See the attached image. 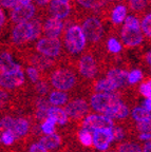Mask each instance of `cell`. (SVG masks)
<instances>
[{"instance_id":"obj_1","label":"cell","mask_w":151,"mask_h":152,"mask_svg":"<svg viewBox=\"0 0 151 152\" xmlns=\"http://www.w3.org/2000/svg\"><path fill=\"white\" fill-rule=\"evenodd\" d=\"M49 83L55 90L68 92L77 87L78 77L74 69L70 66H58L49 74Z\"/></svg>"},{"instance_id":"obj_2","label":"cell","mask_w":151,"mask_h":152,"mask_svg":"<svg viewBox=\"0 0 151 152\" xmlns=\"http://www.w3.org/2000/svg\"><path fill=\"white\" fill-rule=\"evenodd\" d=\"M43 33V22L38 18L33 19L29 22L18 23L14 26L12 31V41L13 43L26 45L32 40H36Z\"/></svg>"},{"instance_id":"obj_3","label":"cell","mask_w":151,"mask_h":152,"mask_svg":"<svg viewBox=\"0 0 151 152\" xmlns=\"http://www.w3.org/2000/svg\"><path fill=\"white\" fill-rule=\"evenodd\" d=\"M64 45L66 51L72 55L81 53L87 47V39L83 30L77 23L65 26Z\"/></svg>"},{"instance_id":"obj_4","label":"cell","mask_w":151,"mask_h":152,"mask_svg":"<svg viewBox=\"0 0 151 152\" xmlns=\"http://www.w3.org/2000/svg\"><path fill=\"white\" fill-rule=\"evenodd\" d=\"M80 28L85 34L87 42H89L91 45L100 42V40L104 37V24H103L102 20L96 16L86 17L81 21Z\"/></svg>"},{"instance_id":"obj_5","label":"cell","mask_w":151,"mask_h":152,"mask_svg":"<svg viewBox=\"0 0 151 152\" xmlns=\"http://www.w3.org/2000/svg\"><path fill=\"white\" fill-rule=\"evenodd\" d=\"M35 49L38 54L51 58L53 60L60 58L64 52L62 42L59 38H48L45 36L37 40Z\"/></svg>"},{"instance_id":"obj_6","label":"cell","mask_w":151,"mask_h":152,"mask_svg":"<svg viewBox=\"0 0 151 152\" xmlns=\"http://www.w3.org/2000/svg\"><path fill=\"white\" fill-rule=\"evenodd\" d=\"M122 100V94L115 93H94L90 96V107L96 113L104 114L112 106Z\"/></svg>"},{"instance_id":"obj_7","label":"cell","mask_w":151,"mask_h":152,"mask_svg":"<svg viewBox=\"0 0 151 152\" xmlns=\"http://www.w3.org/2000/svg\"><path fill=\"white\" fill-rule=\"evenodd\" d=\"M77 72L85 80H94L98 75L99 66L92 53H85L77 60Z\"/></svg>"},{"instance_id":"obj_8","label":"cell","mask_w":151,"mask_h":152,"mask_svg":"<svg viewBox=\"0 0 151 152\" xmlns=\"http://www.w3.org/2000/svg\"><path fill=\"white\" fill-rule=\"evenodd\" d=\"M69 121L78 124L83 121L87 115H89L90 104L84 97H76L70 99V102L64 107Z\"/></svg>"},{"instance_id":"obj_9","label":"cell","mask_w":151,"mask_h":152,"mask_svg":"<svg viewBox=\"0 0 151 152\" xmlns=\"http://www.w3.org/2000/svg\"><path fill=\"white\" fill-rule=\"evenodd\" d=\"M79 128L87 129L89 131H94L96 129H103V128H109L112 129L115 126V121L107 117L104 114L99 113H93L89 114L80 123L77 124Z\"/></svg>"},{"instance_id":"obj_10","label":"cell","mask_w":151,"mask_h":152,"mask_svg":"<svg viewBox=\"0 0 151 152\" xmlns=\"http://www.w3.org/2000/svg\"><path fill=\"white\" fill-rule=\"evenodd\" d=\"M26 83V75L22 68L9 73L0 74V88L4 90H16Z\"/></svg>"},{"instance_id":"obj_11","label":"cell","mask_w":151,"mask_h":152,"mask_svg":"<svg viewBox=\"0 0 151 152\" xmlns=\"http://www.w3.org/2000/svg\"><path fill=\"white\" fill-rule=\"evenodd\" d=\"M28 66H34L37 69L43 76H47V73H51L52 70L56 66V61L51 58L38 54V53H31L26 57Z\"/></svg>"},{"instance_id":"obj_12","label":"cell","mask_w":151,"mask_h":152,"mask_svg":"<svg viewBox=\"0 0 151 152\" xmlns=\"http://www.w3.org/2000/svg\"><path fill=\"white\" fill-rule=\"evenodd\" d=\"M93 135V148L100 152L107 151L113 142V134H112V129L103 128L96 129L92 131Z\"/></svg>"},{"instance_id":"obj_13","label":"cell","mask_w":151,"mask_h":152,"mask_svg":"<svg viewBox=\"0 0 151 152\" xmlns=\"http://www.w3.org/2000/svg\"><path fill=\"white\" fill-rule=\"evenodd\" d=\"M36 15V5L28 4V5H20L11 10V19L16 24L29 22L33 20L34 16Z\"/></svg>"},{"instance_id":"obj_14","label":"cell","mask_w":151,"mask_h":152,"mask_svg":"<svg viewBox=\"0 0 151 152\" xmlns=\"http://www.w3.org/2000/svg\"><path fill=\"white\" fill-rule=\"evenodd\" d=\"M65 30L64 20H59L54 17H49L43 23V33L45 37L59 38Z\"/></svg>"},{"instance_id":"obj_15","label":"cell","mask_w":151,"mask_h":152,"mask_svg":"<svg viewBox=\"0 0 151 152\" xmlns=\"http://www.w3.org/2000/svg\"><path fill=\"white\" fill-rule=\"evenodd\" d=\"M120 38L124 45L129 48L137 47L144 40V34L142 30H132V28L123 26L120 31Z\"/></svg>"},{"instance_id":"obj_16","label":"cell","mask_w":151,"mask_h":152,"mask_svg":"<svg viewBox=\"0 0 151 152\" xmlns=\"http://www.w3.org/2000/svg\"><path fill=\"white\" fill-rule=\"evenodd\" d=\"M72 7L69 3H64L57 0H51V2L48 4V13L50 17H54L59 20L67 19L71 14Z\"/></svg>"},{"instance_id":"obj_17","label":"cell","mask_w":151,"mask_h":152,"mask_svg":"<svg viewBox=\"0 0 151 152\" xmlns=\"http://www.w3.org/2000/svg\"><path fill=\"white\" fill-rule=\"evenodd\" d=\"M130 114V108L127 104L123 102V99L112 106L109 110H107L104 113L107 117H109L112 121H124L128 118Z\"/></svg>"},{"instance_id":"obj_18","label":"cell","mask_w":151,"mask_h":152,"mask_svg":"<svg viewBox=\"0 0 151 152\" xmlns=\"http://www.w3.org/2000/svg\"><path fill=\"white\" fill-rule=\"evenodd\" d=\"M128 73L126 69L122 68H112L106 74V77L113 81L118 89L125 88L128 85Z\"/></svg>"},{"instance_id":"obj_19","label":"cell","mask_w":151,"mask_h":152,"mask_svg":"<svg viewBox=\"0 0 151 152\" xmlns=\"http://www.w3.org/2000/svg\"><path fill=\"white\" fill-rule=\"evenodd\" d=\"M38 142L41 144L45 149L49 150H57L58 148H60L64 144V140L62 136L59 133L55 132L52 134H48V135H41L38 138Z\"/></svg>"},{"instance_id":"obj_20","label":"cell","mask_w":151,"mask_h":152,"mask_svg":"<svg viewBox=\"0 0 151 152\" xmlns=\"http://www.w3.org/2000/svg\"><path fill=\"white\" fill-rule=\"evenodd\" d=\"M20 68L22 66L14 61L11 53L7 51L0 53V74L9 73V72L20 69Z\"/></svg>"},{"instance_id":"obj_21","label":"cell","mask_w":151,"mask_h":152,"mask_svg":"<svg viewBox=\"0 0 151 152\" xmlns=\"http://www.w3.org/2000/svg\"><path fill=\"white\" fill-rule=\"evenodd\" d=\"M92 89L95 93H115L118 88L116 85L109 78H99L92 83Z\"/></svg>"},{"instance_id":"obj_22","label":"cell","mask_w":151,"mask_h":152,"mask_svg":"<svg viewBox=\"0 0 151 152\" xmlns=\"http://www.w3.org/2000/svg\"><path fill=\"white\" fill-rule=\"evenodd\" d=\"M48 117L54 119L56 125H59V126H66V125L69 124V121H70L68 116H67L66 112H65L64 108L62 107L51 106L48 109Z\"/></svg>"},{"instance_id":"obj_23","label":"cell","mask_w":151,"mask_h":152,"mask_svg":"<svg viewBox=\"0 0 151 152\" xmlns=\"http://www.w3.org/2000/svg\"><path fill=\"white\" fill-rule=\"evenodd\" d=\"M48 100H49V102L51 104V106H54V107H62V106H66V104L70 102V95L67 92L53 90L48 95Z\"/></svg>"},{"instance_id":"obj_24","label":"cell","mask_w":151,"mask_h":152,"mask_svg":"<svg viewBox=\"0 0 151 152\" xmlns=\"http://www.w3.org/2000/svg\"><path fill=\"white\" fill-rule=\"evenodd\" d=\"M127 17V7L123 3L116 4L111 11V21L115 26L123 23Z\"/></svg>"},{"instance_id":"obj_25","label":"cell","mask_w":151,"mask_h":152,"mask_svg":"<svg viewBox=\"0 0 151 152\" xmlns=\"http://www.w3.org/2000/svg\"><path fill=\"white\" fill-rule=\"evenodd\" d=\"M51 85L49 83L47 76H43V78H40L36 83L33 85V91L36 94V96H41V97H45V95H49L51 92Z\"/></svg>"},{"instance_id":"obj_26","label":"cell","mask_w":151,"mask_h":152,"mask_svg":"<svg viewBox=\"0 0 151 152\" xmlns=\"http://www.w3.org/2000/svg\"><path fill=\"white\" fill-rule=\"evenodd\" d=\"M77 135V140L79 142V144L83 146L84 148H89L92 149L93 148V135L92 132L87 129L80 128L78 129L77 133H75Z\"/></svg>"},{"instance_id":"obj_27","label":"cell","mask_w":151,"mask_h":152,"mask_svg":"<svg viewBox=\"0 0 151 152\" xmlns=\"http://www.w3.org/2000/svg\"><path fill=\"white\" fill-rule=\"evenodd\" d=\"M115 150L117 152H143V147L136 142L125 140L116 144Z\"/></svg>"},{"instance_id":"obj_28","label":"cell","mask_w":151,"mask_h":152,"mask_svg":"<svg viewBox=\"0 0 151 152\" xmlns=\"http://www.w3.org/2000/svg\"><path fill=\"white\" fill-rule=\"evenodd\" d=\"M131 119L135 123L146 121L151 119V112L145 110L143 107H134L131 112Z\"/></svg>"},{"instance_id":"obj_29","label":"cell","mask_w":151,"mask_h":152,"mask_svg":"<svg viewBox=\"0 0 151 152\" xmlns=\"http://www.w3.org/2000/svg\"><path fill=\"white\" fill-rule=\"evenodd\" d=\"M75 2H77L80 7H83L84 9L87 10H102L104 7H106L107 0H74Z\"/></svg>"},{"instance_id":"obj_30","label":"cell","mask_w":151,"mask_h":152,"mask_svg":"<svg viewBox=\"0 0 151 152\" xmlns=\"http://www.w3.org/2000/svg\"><path fill=\"white\" fill-rule=\"evenodd\" d=\"M40 132L43 133L45 135L56 132V123H55L54 119L47 117L43 123L40 124Z\"/></svg>"},{"instance_id":"obj_31","label":"cell","mask_w":151,"mask_h":152,"mask_svg":"<svg viewBox=\"0 0 151 152\" xmlns=\"http://www.w3.org/2000/svg\"><path fill=\"white\" fill-rule=\"evenodd\" d=\"M126 1L130 10L135 13L144 12L148 5V0H126Z\"/></svg>"},{"instance_id":"obj_32","label":"cell","mask_w":151,"mask_h":152,"mask_svg":"<svg viewBox=\"0 0 151 152\" xmlns=\"http://www.w3.org/2000/svg\"><path fill=\"white\" fill-rule=\"evenodd\" d=\"M142 134V133H151V119L141 123L132 124V134Z\"/></svg>"},{"instance_id":"obj_33","label":"cell","mask_w":151,"mask_h":152,"mask_svg":"<svg viewBox=\"0 0 151 152\" xmlns=\"http://www.w3.org/2000/svg\"><path fill=\"white\" fill-rule=\"evenodd\" d=\"M1 145L5 146V147H10V146L14 145L15 142H17L16 140V136L15 134L12 132L11 130H5L3 131V133L1 134Z\"/></svg>"},{"instance_id":"obj_34","label":"cell","mask_w":151,"mask_h":152,"mask_svg":"<svg viewBox=\"0 0 151 152\" xmlns=\"http://www.w3.org/2000/svg\"><path fill=\"white\" fill-rule=\"evenodd\" d=\"M122 49H123L122 43L116 38L114 37L108 38V40H107V50L109 52L112 53V54H118L122 51Z\"/></svg>"},{"instance_id":"obj_35","label":"cell","mask_w":151,"mask_h":152,"mask_svg":"<svg viewBox=\"0 0 151 152\" xmlns=\"http://www.w3.org/2000/svg\"><path fill=\"white\" fill-rule=\"evenodd\" d=\"M141 30L145 36L151 38V13L147 14L143 18L142 22H141Z\"/></svg>"},{"instance_id":"obj_36","label":"cell","mask_w":151,"mask_h":152,"mask_svg":"<svg viewBox=\"0 0 151 152\" xmlns=\"http://www.w3.org/2000/svg\"><path fill=\"white\" fill-rule=\"evenodd\" d=\"M26 75L28 77L30 78V80L32 81V83H36L40 78H43V75L38 71L37 69H35L34 66H28L26 69Z\"/></svg>"},{"instance_id":"obj_37","label":"cell","mask_w":151,"mask_h":152,"mask_svg":"<svg viewBox=\"0 0 151 152\" xmlns=\"http://www.w3.org/2000/svg\"><path fill=\"white\" fill-rule=\"evenodd\" d=\"M143 76H144L143 75V72L139 69L130 71L128 73V85H131V86L136 85L139 80L143 79Z\"/></svg>"},{"instance_id":"obj_38","label":"cell","mask_w":151,"mask_h":152,"mask_svg":"<svg viewBox=\"0 0 151 152\" xmlns=\"http://www.w3.org/2000/svg\"><path fill=\"white\" fill-rule=\"evenodd\" d=\"M124 26L132 28V30H141V21L139 20V18H136L133 15H129L126 17L124 21Z\"/></svg>"},{"instance_id":"obj_39","label":"cell","mask_w":151,"mask_h":152,"mask_svg":"<svg viewBox=\"0 0 151 152\" xmlns=\"http://www.w3.org/2000/svg\"><path fill=\"white\" fill-rule=\"evenodd\" d=\"M139 93L145 98H151V78L147 77L139 86Z\"/></svg>"},{"instance_id":"obj_40","label":"cell","mask_w":151,"mask_h":152,"mask_svg":"<svg viewBox=\"0 0 151 152\" xmlns=\"http://www.w3.org/2000/svg\"><path fill=\"white\" fill-rule=\"evenodd\" d=\"M0 5L4 9L13 10L19 5L18 0H0Z\"/></svg>"},{"instance_id":"obj_41","label":"cell","mask_w":151,"mask_h":152,"mask_svg":"<svg viewBox=\"0 0 151 152\" xmlns=\"http://www.w3.org/2000/svg\"><path fill=\"white\" fill-rule=\"evenodd\" d=\"M26 152H49V151L38 142H33L30 145V147H29Z\"/></svg>"},{"instance_id":"obj_42","label":"cell","mask_w":151,"mask_h":152,"mask_svg":"<svg viewBox=\"0 0 151 152\" xmlns=\"http://www.w3.org/2000/svg\"><path fill=\"white\" fill-rule=\"evenodd\" d=\"M143 108L147 111L151 112V98H146L145 102H143Z\"/></svg>"},{"instance_id":"obj_43","label":"cell","mask_w":151,"mask_h":152,"mask_svg":"<svg viewBox=\"0 0 151 152\" xmlns=\"http://www.w3.org/2000/svg\"><path fill=\"white\" fill-rule=\"evenodd\" d=\"M143 152H151V140L145 142L144 146H143Z\"/></svg>"},{"instance_id":"obj_44","label":"cell","mask_w":151,"mask_h":152,"mask_svg":"<svg viewBox=\"0 0 151 152\" xmlns=\"http://www.w3.org/2000/svg\"><path fill=\"white\" fill-rule=\"evenodd\" d=\"M34 2L36 3L39 7H43V5H47L51 2V0H34Z\"/></svg>"},{"instance_id":"obj_45","label":"cell","mask_w":151,"mask_h":152,"mask_svg":"<svg viewBox=\"0 0 151 152\" xmlns=\"http://www.w3.org/2000/svg\"><path fill=\"white\" fill-rule=\"evenodd\" d=\"M4 21H5V15H4V12H3V10L0 7V28L4 24Z\"/></svg>"},{"instance_id":"obj_46","label":"cell","mask_w":151,"mask_h":152,"mask_svg":"<svg viewBox=\"0 0 151 152\" xmlns=\"http://www.w3.org/2000/svg\"><path fill=\"white\" fill-rule=\"evenodd\" d=\"M18 2L20 5H28V4H31L32 0H18Z\"/></svg>"},{"instance_id":"obj_47","label":"cell","mask_w":151,"mask_h":152,"mask_svg":"<svg viewBox=\"0 0 151 152\" xmlns=\"http://www.w3.org/2000/svg\"><path fill=\"white\" fill-rule=\"evenodd\" d=\"M57 1H60V2H64V3H69V4L71 2V0H57Z\"/></svg>"},{"instance_id":"obj_48","label":"cell","mask_w":151,"mask_h":152,"mask_svg":"<svg viewBox=\"0 0 151 152\" xmlns=\"http://www.w3.org/2000/svg\"><path fill=\"white\" fill-rule=\"evenodd\" d=\"M116 1H122V0H107V2H110V3L116 2Z\"/></svg>"},{"instance_id":"obj_49","label":"cell","mask_w":151,"mask_h":152,"mask_svg":"<svg viewBox=\"0 0 151 152\" xmlns=\"http://www.w3.org/2000/svg\"><path fill=\"white\" fill-rule=\"evenodd\" d=\"M0 152H7V150H5L4 148L0 147Z\"/></svg>"},{"instance_id":"obj_50","label":"cell","mask_w":151,"mask_h":152,"mask_svg":"<svg viewBox=\"0 0 151 152\" xmlns=\"http://www.w3.org/2000/svg\"><path fill=\"white\" fill-rule=\"evenodd\" d=\"M104 152H117L115 149H112V150H107V151H104Z\"/></svg>"},{"instance_id":"obj_51","label":"cell","mask_w":151,"mask_h":152,"mask_svg":"<svg viewBox=\"0 0 151 152\" xmlns=\"http://www.w3.org/2000/svg\"><path fill=\"white\" fill-rule=\"evenodd\" d=\"M150 2H151V0H150Z\"/></svg>"},{"instance_id":"obj_52","label":"cell","mask_w":151,"mask_h":152,"mask_svg":"<svg viewBox=\"0 0 151 152\" xmlns=\"http://www.w3.org/2000/svg\"><path fill=\"white\" fill-rule=\"evenodd\" d=\"M150 66H151V64H150Z\"/></svg>"}]
</instances>
